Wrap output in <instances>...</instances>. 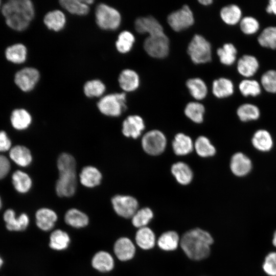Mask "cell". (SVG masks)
<instances>
[{
    "instance_id": "6da1fadb",
    "label": "cell",
    "mask_w": 276,
    "mask_h": 276,
    "mask_svg": "<svg viewBox=\"0 0 276 276\" xmlns=\"http://www.w3.org/2000/svg\"><path fill=\"white\" fill-rule=\"evenodd\" d=\"M58 177L55 183V192L60 197L74 195L77 188L78 175L75 157L70 153H61L57 159Z\"/></svg>"
},
{
    "instance_id": "7a4b0ae2",
    "label": "cell",
    "mask_w": 276,
    "mask_h": 276,
    "mask_svg": "<svg viewBox=\"0 0 276 276\" xmlns=\"http://www.w3.org/2000/svg\"><path fill=\"white\" fill-rule=\"evenodd\" d=\"M214 240L206 231L195 228L186 232L180 239V245L191 259L201 260L206 258L210 254V246Z\"/></svg>"
},
{
    "instance_id": "3957f363",
    "label": "cell",
    "mask_w": 276,
    "mask_h": 276,
    "mask_svg": "<svg viewBox=\"0 0 276 276\" xmlns=\"http://www.w3.org/2000/svg\"><path fill=\"white\" fill-rule=\"evenodd\" d=\"M126 94L125 92L105 95L97 103V108L103 115L109 117H118L126 110Z\"/></svg>"
},
{
    "instance_id": "277c9868",
    "label": "cell",
    "mask_w": 276,
    "mask_h": 276,
    "mask_svg": "<svg viewBox=\"0 0 276 276\" xmlns=\"http://www.w3.org/2000/svg\"><path fill=\"white\" fill-rule=\"evenodd\" d=\"M95 18L99 28L105 31H114L119 28L122 21L120 12L105 3H100L96 7Z\"/></svg>"
},
{
    "instance_id": "5b68a950",
    "label": "cell",
    "mask_w": 276,
    "mask_h": 276,
    "mask_svg": "<svg viewBox=\"0 0 276 276\" xmlns=\"http://www.w3.org/2000/svg\"><path fill=\"white\" fill-rule=\"evenodd\" d=\"M2 12L5 18L13 17L27 20L31 22L35 17V7L30 0H11L5 3L2 7Z\"/></svg>"
},
{
    "instance_id": "8992f818",
    "label": "cell",
    "mask_w": 276,
    "mask_h": 276,
    "mask_svg": "<svg viewBox=\"0 0 276 276\" xmlns=\"http://www.w3.org/2000/svg\"><path fill=\"white\" fill-rule=\"evenodd\" d=\"M187 52L192 61L196 64L205 63L212 59L211 44L199 34L193 37L188 46Z\"/></svg>"
},
{
    "instance_id": "52a82bcc",
    "label": "cell",
    "mask_w": 276,
    "mask_h": 276,
    "mask_svg": "<svg viewBox=\"0 0 276 276\" xmlns=\"http://www.w3.org/2000/svg\"><path fill=\"white\" fill-rule=\"evenodd\" d=\"M143 46L149 55L156 58H165L169 52V40L164 33L148 36Z\"/></svg>"
},
{
    "instance_id": "ba28073f",
    "label": "cell",
    "mask_w": 276,
    "mask_h": 276,
    "mask_svg": "<svg viewBox=\"0 0 276 276\" xmlns=\"http://www.w3.org/2000/svg\"><path fill=\"white\" fill-rule=\"evenodd\" d=\"M110 201L114 212L121 217L131 218L138 210L137 200L132 196L117 194Z\"/></svg>"
},
{
    "instance_id": "9c48e42d",
    "label": "cell",
    "mask_w": 276,
    "mask_h": 276,
    "mask_svg": "<svg viewBox=\"0 0 276 276\" xmlns=\"http://www.w3.org/2000/svg\"><path fill=\"white\" fill-rule=\"evenodd\" d=\"M166 143L165 135L157 130L149 131L142 139L143 149L147 153L152 155L162 153L165 149Z\"/></svg>"
},
{
    "instance_id": "30bf717a",
    "label": "cell",
    "mask_w": 276,
    "mask_h": 276,
    "mask_svg": "<svg viewBox=\"0 0 276 276\" xmlns=\"http://www.w3.org/2000/svg\"><path fill=\"white\" fill-rule=\"evenodd\" d=\"M167 21L173 30L179 32L191 26L194 24V18L191 9L185 5L171 13L167 17Z\"/></svg>"
},
{
    "instance_id": "8fae6325",
    "label": "cell",
    "mask_w": 276,
    "mask_h": 276,
    "mask_svg": "<svg viewBox=\"0 0 276 276\" xmlns=\"http://www.w3.org/2000/svg\"><path fill=\"white\" fill-rule=\"evenodd\" d=\"M40 78L39 71L33 67H26L16 73L14 82L19 88L24 92L34 89Z\"/></svg>"
},
{
    "instance_id": "7c38bea8",
    "label": "cell",
    "mask_w": 276,
    "mask_h": 276,
    "mask_svg": "<svg viewBox=\"0 0 276 276\" xmlns=\"http://www.w3.org/2000/svg\"><path fill=\"white\" fill-rule=\"evenodd\" d=\"M102 179L103 175L101 171L92 165L83 167L78 174L79 182L87 188H94L99 186Z\"/></svg>"
},
{
    "instance_id": "4fadbf2b",
    "label": "cell",
    "mask_w": 276,
    "mask_h": 276,
    "mask_svg": "<svg viewBox=\"0 0 276 276\" xmlns=\"http://www.w3.org/2000/svg\"><path fill=\"white\" fill-rule=\"evenodd\" d=\"M252 168L251 159L244 153L236 152L233 155L230 162L232 172L238 177H243L248 174Z\"/></svg>"
},
{
    "instance_id": "5bb4252c",
    "label": "cell",
    "mask_w": 276,
    "mask_h": 276,
    "mask_svg": "<svg viewBox=\"0 0 276 276\" xmlns=\"http://www.w3.org/2000/svg\"><path fill=\"white\" fill-rule=\"evenodd\" d=\"M134 28L139 33H148L149 36L164 33L162 25L151 16L140 17L134 21Z\"/></svg>"
},
{
    "instance_id": "9a60e30c",
    "label": "cell",
    "mask_w": 276,
    "mask_h": 276,
    "mask_svg": "<svg viewBox=\"0 0 276 276\" xmlns=\"http://www.w3.org/2000/svg\"><path fill=\"white\" fill-rule=\"evenodd\" d=\"M144 129V121L138 115L129 116L122 122V132L127 137L136 139Z\"/></svg>"
},
{
    "instance_id": "2e32d148",
    "label": "cell",
    "mask_w": 276,
    "mask_h": 276,
    "mask_svg": "<svg viewBox=\"0 0 276 276\" xmlns=\"http://www.w3.org/2000/svg\"><path fill=\"white\" fill-rule=\"evenodd\" d=\"M113 252L119 260L127 261L134 257L135 247L128 238L121 237L116 240L114 244Z\"/></svg>"
},
{
    "instance_id": "e0dca14e",
    "label": "cell",
    "mask_w": 276,
    "mask_h": 276,
    "mask_svg": "<svg viewBox=\"0 0 276 276\" xmlns=\"http://www.w3.org/2000/svg\"><path fill=\"white\" fill-rule=\"evenodd\" d=\"M58 219L57 213L48 208L39 209L35 213L36 224L43 231H49L55 226Z\"/></svg>"
},
{
    "instance_id": "ac0fdd59",
    "label": "cell",
    "mask_w": 276,
    "mask_h": 276,
    "mask_svg": "<svg viewBox=\"0 0 276 276\" xmlns=\"http://www.w3.org/2000/svg\"><path fill=\"white\" fill-rule=\"evenodd\" d=\"M45 26L49 30L58 32L62 30L66 24L65 13L61 10L54 9L48 11L43 19Z\"/></svg>"
},
{
    "instance_id": "d6986e66",
    "label": "cell",
    "mask_w": 276,
    "mask_h": 276,
    "mask_svg": "<svg viewBox=\"0 0 276 276\" xmlns=\"http://www.w3.org/2000/svg\"><path fill=\"white\" fill-rule=\"evenodd\" d=\"M118 80L120 88L126 92L135 90L140 85L139 75L131 69L122 70L119 75Z\"/></svg>"
},
{
    "instance_id": "ffe728a7",
    "label": "cell",
    "mask_w": 276,
    "mask_h": 276,
    "mask_svg": "<svg viewBox=\"0 0 276 276\" xmlns=\"http://www.w3.org/2000/svg\"><path fill=\"white\" fill-rule=\"evenodd\" d=\"M259 63L256 57L251 55H244L238 61L237 68L242 76L249 78L258 71Z\"/></svg>"
},
{
    "instance_id": "44dd1931",
    "label": "cell",
    "mask_w": 276,
    "mask_h": 276,
    "mask_svg": "<svg viewBox=\"0 0 276 276\" xmlns=\"http://www.w3.org/2000/svg\"><path fill=\"white\" fill-rule=\"evenodd\" d=\"M91 265L99 272H108L113 269L114 261L110 253L101 250L96 252L92 258Z\"/></svg>"
},
{
    "instance_id": "7402d4cb",
    "label": "cell",
    "mask_w": 276,
    "mask_h": 276,
    "mask_svg": "<svg viewBox=\"0 0 276 276\" xmlns=\"http://www.w3.org/2000/svg\"><path fill=\"white\" fill-rule=\"evenodd\" d=\"M253 147L261 152H268L273 147V141L269 132L265 129L256 131L251 138Z\"/></svg>"
},
{
    "instance_id": "603a6c76",
    "label": "cell",
    "mask_w": 276,
    "mask_h": 276,
    "mask_svg": "<svg viewBox=\"0 0 276 276\" xmlns=\"http://www.w3.org/2000/svg\"><path fill=\"white\" fill-rule=\"evenodd\" d=\"M64 219L67 225L76 228L84 227L89 223L88 216L77 208L68 209L65 213Z\"/></svg>"
},
{
    "instance_id": "cb8c5ba5",
    "label": "cell",
    "mask_w": 276,
    "mask_h": 276,
    "mask_svg": "<svg viewBox=\"0 0 276 276\" xmlns=\"http://www.w3.org/2000/svg\"><path fill=\"white\" fill-rule=\"evenodd\" d=\"M60 6L69 13L77 16H85L90 11V6L84 0H61Z\"/></svg>"
},
{
    "instance_id": "d4e9b609",
    "label": "cell",
    "mask_w": 276,
    "mask_h": 276,
    "mask_svg": "<svg viewBox=\"0 0 276 276\" xmlns=\"http://www.w3.org/2000/svg\"><path fill=\"white\" fill-rule=\"evenodd\" d=\"M9 155L17 165L23 167L29 166L33 159L30 150L21 145H17L11 148Z\"/></svg>"
},
{
    "instance_id": "484cf974",
    "label": "cell",
    "mask_w": 276,
    "mask_h": 276,
    "mask_svg": "<svg viewBox=\"0 0 276 276\" xmlns=\"http://www.w3.org/2000/svg\"><path fill=\"white\" fill-rule=\"evenodd\" d=\"M135 240L136 244L145 250L152 248L155 244V234L147 226L139 228L135 234Z\"/></svg>"
},
{
    "instance_id": "4316f807",
    "label": "cell",
    "mask_w": 276,
    "mask_h": 276,
    "mask_svg": "<svg viewBox=\"0 0 276 276\" xmlns=\"http://www.w3.org/2000/svg\"><path fill=\"white\" fill-rule=\"evenodd\" d=\"M27 49L22 43H16L8 47L5 51L6 59L13 63L21 64L27 58Z\"/></svg>"
},
{
    "instance_id": "83f0119b",
    "label": "cell",
    "mask_w": 276,
    "mask_h": 276,
    "mask_svg": "<svg viewBox=\"0 0 276 276\" xmlns=\"http://www.w3.org/2000/svg\"><path fill=\"white\" fill-rule=\"evenodd\" d=\"M32 116L26 109H14L11 116V122L13 127L17 130H22L28 128L32 123Z\"/></svg>"
},
{
    "instance_id": "f1b7e54d",
    "label": "cell",
    "mask_w": 276,
    "mask_h": 276,
    "mask_svg": "<svg viewBox=\"0 0 276 276\" xmlns=\"http://www.w3.org/2000/svg\"><path fill=\"white\" fill-rule=\"evenodd\" d=\"M172 148L177 155H185L193 150V143L191 137L183 133L177 134L172 142Z\"/></svg>"
},
{
    "instance_id": "f546056e",
    "label": "cell",
    "mask_w": 276,
    "mask_h": 276,
    "mask_svg": "<svg viewBox=\"0 0 276 276\" xmlns=\"http://www.w3.org/2000/svg\"><path fill=\"white\" fill-rule=\"evenodd\" d=\"M70 241V237L66 232L57 229L52 232L50 236L49 246L55 250H63L67 248Z\"/></svg>"
},
{
    "instance_id": "4dcf8cb0",
    "label": "cell",
    "mask_w": 276,
    "mask_h": 276,
    "mask_svg": "<svg viewBox=\"0 0 276 276\" xmlns=\"http://www.w3.org/2000/svg\"><path fill=\"white\" fill-rule=\"evenodd\" d=\"M234 84L232 81L226 78H220L213 82L212 92L218 98H224L234 93Z\"/></svg>"
},
{
    "instance_id": "1f68e13d",
    "label": "cell",
    "mask_w": 276,
    "mask_h": 276,
    "mask_svg": "<svg viewBox=\"0 0 276 276\" xmlns=\"http://www.w3.org/2000/svg\"><path fill=\"white\" fill-rule=\"evenodd\" d=\"M220 15L226 24L235 25L240 22L242 19V11L237 5L230 4L222 8Z\"/></svg>"
},
{
    "instance_id": "d6a6232c",
    "label": "cell",
    "mask_w": 276,
    "mask_h": 276,
    "mask_svg": "<svg viewBox=\"0 0 276 276\" xmlns=\"http://www.w3.org/2000/svg\"><path fill=\"white\" fill-rule=\"evenodd\" d=\"M171 172L176 180L180 184H189L193 178V173L190 167L183 162L174 164L171 167Z\"/></svg>"
},
{
    "instance_id": "836d02e7",
    "label": "cell",
    "mask_w": 276,
    "mask_h": 276,
    "mask_svg": "<svg viewBox=\"0 0 276 276\" xmlns=\"http://www.w3.org/2000/svg\"><path fill=\"white\" fill-rule=\"evenodd\" d=\"M106 89L105 84L100 79H94L87 81L83 85V92L89 98H101Z\"/></svg>"
},
{
    "instance_id": "e575fe53",
    "label": "cell",
    "mask_w": 276,
    "mask_h": 276,
    "mask_svg": "<svg viewBox=\"0 0 276 276\" xmlns=\"http://www.w3.org/2000/svg\"><path fill=\"white\" fill-rule=\"evenodd\" d=\"M179 243V236L176 232L173 231H169L163 233L157 240L159 247L166 251L176 249Z\"/></svg>"
},
{
    "instance_id": "d590c367",
    "label": "cell",
    "mask_w": 276,
    "mask_h": 276,
    "mask_svg": "<svg viewBox=\"0 0 276 276\" xmlns=\"http://www.w3.org/2000/svg\"><path fill=\"white\" fill-rule=\"evenodd\" d=\"M186 86L190 94L196 100H202L206 96L208 88L205 82L199 78H193L188 79Z\"/></svg>"
},
{
    "instance_id": "8d00e7d4",
    "label": "cell",
    "mask_w": 276,
    "mask_h": 276,
    "mask_svg": "<svg viewBox=\"0 0 276 276\" xmlns=\"http://www.w3.org/2000/svg\"><path fill=\"white\" fill-rule=\"evenodd\" d=\"M134 42V35L129 31L124 30L119 34L115 42V47L118 52L126 54L132 49Z\"/></svg>"
},
{
    "instance_id": "74e56055",
    "label": "cell",
    "mask_w": 276,
    "mask_h": 276,
    "mask_svg": "<svg viewBox=\"0 0 276 276\" xmlns=\"http://www.w3.org/2000/svg\"><path fill=\"white\" fill-rule=\"evenodd\" d=\"M237 114L242 122H246L258 120L260 117V110L255 105L244 103L239 106Z\"/></svg>"
},
{
    "instance_id": "f35d334b",
    "label": "cell",
    "mask_w": 276,
    "mask_h": 276,
    "mask_svg": "<svg viewBox=\"0 0 276 276\" xmlns=\"http://www.w3.org/2000/svg\"><path fill=\"white\" fill-rule=\"evenodd\" d=\"M12 178L13 186L18 192L26 193L31 189L32 181L27 173L20 170L16 171Z\"/></svg>"
},
{
    "instance_id": "ab89813d",
    "label": "cell",
    "mask_w": 276,
    "mask_h": 276,
    "mask_svg": "<svg viewBox=\"0 0 276 276\" xmlns=\"http://www.w3.org/2000/svg\"><path fill=\"white\" fill-rule=\"evenodd\" d=\"M257 40L262 47L276 49V27L265 28L258 36Z\"/></svg>"
},
{
    "instance_id": "60d3db41",
    "label": "cell",
    "mask_w": 276,
    "mask_h": 276,
    "mask_svg": "<svg viewBox=\"0 0 276 276\" xmlns=\"http://www.w3.org/2000/svg\"><path fill=\"white\" fill-rule=\"evenodd\" d=\"M217 54L222 64L231 65L236 61L237 50L234 44L226 43L223 44L222 47L217 49Z\"/></svg>"
},
{
    "instance_id": "b9f144b4",
    "label": "cell",
    "mask_w": 276,
    "mask_h": 276,
    "mask_svg": "<svg viewBox=\"0 0 276 276\" xmlns=\"http://www.w3.org/2000/svg\"><path fill=\"white\" fill-rule=\"evenodd\" d=\"M205 109L204 106L197 102L189 103L185 109L186 116L196 123H200L203 121Z\"/></svg>"
},
{
    "instance_id": "7bdbcfd3",
    "label": "cell",
    "mask_w": 276,
    "mask_h": 276,
    "mask_svg": "<svg viewBox=\"0 0 276 276\" xmlns=\"http://www.w3.org/2000/svg\"><path fill=\"white\" fill-rule=\"evenodd\" d=\"M194 147L198 155L203 157L213 156L216 153L215 147L205 136H200L196 140Z\"/></svg>"
},
{
    "instance_id": "ee69618b",
    "label": "cell",
    "mask_w": 276,
    "mask_h": 276,
    "mask_svg": "<svg viewBox=\"0 0 276 276\" xmlns=\"http://www.w3.org/2000/svg\"><path fill=\"white\" fill-rule=\"evenodd\" d=\"M239 89L244 97H256L261 92L260 83L253 79H246L242 80L239 83Z\"/></svg>"
},
{
    "instance_id": "f6af8a7d",
    "label": "cell",
    "mask_w": 276,
    "mask_h": 276,
    "mask_svg": "<svg viewBox=\"0 0 276 276\" xmlns=\"http://www.w3.org/2000/svg\"><path fill=\"white\" fill-rule=\"evenodd\" d=\"M153 217L152 211L149 208L138 210L131 218V222L137 228L145 227Z\"/></svg>"
},
{
    "instance_id": "bcb514c9",
    "label": "cell",
    "mask_w": 276,
    "mask_h": 276,
    "mask_svg": "<svg viewBox=\"0 0 276 276\" xmlns=\"http://www.w3.org/2000/svg\"><path fill=\"white\" fill-rule=\"evenodd\" d=\"M261 84L267 92L276 94V71L270 70L263 73Z\"/></svg>"
},
{
    "instance_id": "7dc6e473",
    "label": "cell",
    "mask_w": 276,
    "mask_h": 276,
    "mask_svg": "<svg viewBox=\"0 0 276 276\" xmlns=\"http://www.w3.org/2000/svg\"><path fill=\"white\" fill-rule=\"evenodd\" d=\"M241 31L246 35H252L257 32L260 24L257 19L252 16H245L240 21Z\"/></svg>"
},
{
    "instance_id": "c3c4849f",
    "label": "cell",
    "mask_w": 276,
    "mask_h": 276,
    "mask_svg": "<svg viewBox=\"0 0 276 276\" xmlns=\"http://www.w3.org/2000/svg\"><path fill=\"white\" fill-rule=\"evenodd\" d=\"M7 229L10 231H21L18 217H16L15 212L11 209L6 210L3 216Z\"/></svg>"
},
{
    "instance_id": "681fc988",
    "label": "cell",
    "mask_w": 276,
    "mask_h": 276,
    "mask_svg": "<svg viewBox=\"0 0 276 276\" xmlns=\"http://www.w3.org/2000/svg\"><path fill=\"white\" fill-rule=\"evenodd\" d=\"M262 268L268 276H276V251H271L266 255Z\"/></svg>"
},
{
    "instance_id": "f907efd6",
    "label": "cell",
    "mask_w": 276,
    "mask_h": 276,
    "mask_svg": "<svg viewBox=\"0 0 276 276\" xmlns=\"http://www.w3.org/2000/svg\"><path fill=\"white\" fill-rule=\"evenodd\" d=\"M10 168V165L8 158L5 156L0 155V179L8 174Z\"/></svg>"
},
{
    "instance_id": "816d5d0a",
    "label": "cell",
    "mask_w": 276,
    "mask_h": 276,
    "mask_svg": "<svg viewBox=\"0 0 276 276\" xmlns=\"http://www.w3.org/2000/svg\"><path fill=\"white\" fill-rule=\"evenodd\" d=\"M11 142L6 133L4 131H0V151H6L10 149Z\"/></svg>"
},
{
    "instance_id": "f5cc1de1",
    "label": "cell",
    "mask_w": 276,
    "mask_h": 276,
    "mask_svg": "<svg viewBox=\"0 0 276 276\" xmlns=\"http://www.w3.org/2000/svg\"><path fill=\"white\" fill-rule=\"evenodd\" d=\"M266 12L276 15V0H270L266 8Z\"/></svg>"
},
{
    "instance_id": "db71d44e",
    "label": "cell",
    "mask_w": 276,
    "mask_h": 276,
    "mask_svg": "<svg viewBox=\"0 0 276 276\" xmlns=\"http://www.w3.org/2000/svg\"><path fill=\"white\" fill-rule=\"evenodd\" d=\"M198 2L201 4L205 6L209 5L213 3L212 0H199Z\"/></svg>"
},
{
    "instance_id": "11a10c76",
    "label": "cell",
    "mask_w": 276,
    "mask_h": 276,
    "mask_svg": "<svg viewBox=\"0 0 276 276\" xmlns=\"http://www.w3.org/2000/svg\"><path fill=\"white\" fill-rule=\"evenodd\" d=\"M272 243L273 245L276 247V231L274 232L273 235V238L272 240Z\"/></svg>"
},
{
    "instance_id": "9f6ffc18",
    "label": "cell",
    "mask_w": 276,
    "mask_h": 276,
    "mask_svg": "<svg viewBox=\"0 0 276 276\" xmlns=\"http://www.w3.org/2000/svg\"><path fill=\"white\" fill-rule=\"evenodd\" d=\"M3 264V260L2 258L0 257V269L1 268Z\"/></svg>"
},
{
    "instance_id": "6f0895ef",
    "label": "cell",
    "mask_w": 276,
    "mask_h": 276,
    "mask_svg": "<svg viewBox=\"0 0 276 276\" xmlns=\"http://www.w3.org/2000/svg\"><path fill=\"white\" fill-rule=\"evenodd\" d=\"M2 206V201H1V198H0V209Z\"/></svg>"
},
{
    "instance_id": "680465c9",
    "label": "cell",
    "mask_w": 276,
    "mask_h": 276,
    "mask_svg": "<svg viewBox=\"0 0 276 276\" xmlns=\"http://www.w3.org/2000/svg\"><path fill=\"white\" fill-rule=\"evenodd\" d=\"M1 1H0V8H1Z\"/></svg>"
}]
</instances>
